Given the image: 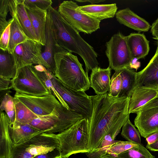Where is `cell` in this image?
<instances>
[{"mask_svg": "<svg viewBox=\"0 0 158 158\" xmlns=\"http://www.w3.org/2000/svg\"><path fill=\"white\" fill-rule=\"evenodd\" d=\"M56 135L59 143L61 157L68 158L73 154L89 152L88 119L83 118Z\"/></svg>", "mask_w": 158, "mask_h": 158, "instance_id": "3", "label": "cell"}, {"mask_svg": "<svg viewBox=\"0 0 158 158\" xmlns=\"http://www.w3.org/2000/svg\"><path fill=\"white\" fill-rule=\"evenodd\" d=\"M25 6L38 40L44 46L45 44V30L48 11L40 9L35 6Z\"/></svg>", "mask_w": 158, "mask_h": 158, "instance_id": "16", "label": "cell"}, {"mask_svg": "<svg viewBox=\"0 0 158 158\" xmlns=\"http://www.w3.org/2000/svg\"><path fill=\"white\" fill-rule=\"evenodd\" d=\"M14 97L39 117L50 114L61 104L55 96L50 93L36 96L16 92Z\"/></svg>", "mask_w": 158, "mask_h": 158, "instance_id": "10", "label": "cell"}, {"mask_svg": "<svg viewBox=\"0 0 158 158\" xmlns=\"http://www.w3.org/2000/svg\"><path fill=\"white\" fill-rule=\"evenodd\" d=\"M146 138L147 144H150L155 142L158 139V131L150 135Z\"/></svg>", "mask_w": 158, "mask_h": 158, "instance_id": "41", "label": "cell"}, {"mask_svg": "<svg viewBox=\"0 0 158 158\" xmlns=\"http://www.w3.org/2000/svg\"><path fill=\"white\" fill-rule=\"evenodd\" d=\"M146 148L151 151H158V139L152 143L147 144Z\"/></svg>", "mask_w": 158, "mask_h": 158, "instance_id": "42", "label": "cell"}, {"mask_svg": "<svg viewBox=\"0 0 158 158\" xmlns=\"http://www.w3.org/2000/svg\"><path fill=\"white\" fill-rule=\"evenodd\" d=\"M90 97L92 112L89 120L88 148L91 152L99 147L109 129L118 121L129 116L130 98L114 97L107 92Z\"/></svg>", "mask_w": 158, "mask_h": 158, "instance_id": "1", "label": "cell"}, {"mask_svg": "<svg viewBox=\"0 0 158 158\" xmlns=\"http://www.w3.org/2000/svg\"><path fill=\"white\" fill-rule=\"evenodd\" d=\"M158 96V89L136 85L130 98L128 112L136 113L152 99Z\"/></svg>", "mask_w": 158, "mask_h": 158, "instance_id": "18", "label": "cell"}, {"mask_svg": "<svg viewBox=\"0 0 158 158\" xmlns=\"http://www.w3.org/2000/svg\"><path fill=\"white\" fill-rule=\"evenodd\" d=\"M0 101V111H4L10 118L11 122H13L15 114L14 97L8 92L5 95Z\"/></svg>", "mask_w": 158, "mask_h": 158, "instance_id": "31", "label": "cell"}, {"mask_svg": "<svg viewBox=\"0 0 158 158\" xmlns=\"http://www.w3.org/2000/svg\"><path fill=\"white\" fill-rule=\"evenodd\" d=\"M106 55L109 67L115 71L129 68L131 58L126 40V36L119 31L113 35L106 44Z\"/></svg>", "mask_w": 158, "mask_h": 158, "instance_id": "9", "label": "cell"}, {"mask_svg": "<svg viewBox=\"0 0 158 158\" xmlns=\"http://www.w3.org/2000/svg\"><path fill=\"white\" fill-rule=\"evenodd\" d=\"M100 158H116L114 156L109 154H106L105 155L101 156Z\"/></svg>", "mask_w": 158, "mask_h": 158, "instance_id": "44", "label": "cell"}, {"mask_svg": "<svg viewBox=\"0 0 158 158\" xmlns=\"http://www.w3.org/2000/svg\"><path fill=\"white\" fill-rule=\"evenodd\" d=\"M54 59L56 78L75 90L85 92L89 89L88 74L76 56L63 49L55 53Z\"/></svg>", "mask_w": 158, "mask_h": 158, "instance_id": "2", "label": "cell"}, {"mask_svg": "<svg viewBox=\"0 0 158 158\" xmlns=\"http://www.w3.org/2000/svg\"><path fill=\"white\" fill-rule=\"evenodd\" d=\"M151 31L155 39H158V18L151 26Z\"/></svg>", "mask_w": 158, "mask_h": 158, "instance_id": "40", "label": "cell"}, {"mask_svg": "<svg viewBox=\"0 0 158 158\" xmlns=\"http://www.w3.org/2000/svg\"><path fill=\"white\" fill-rule=\"evenodd\" d=\"M72 1H64L59 6L58 11L69 25L79 32L91 34L100 28L101 21L77 9L78 6Z\"/></svg>", "mask_w": 158, "mask_h": 158, "instance_id": "7", "label": "cell"}, {"mask_svg": "<svg viewBox=\"0 0 158 158\" xmlns=\"http://www.w3.org/2000/svg\"><path fill=\"white\" fill-rule=\"evenodd\" d=\"M76 2H89L91 3V4H94L96 3H98L101 2H103L105 1V0H75Z\"/></svg>", "mask_w": 158, "mask_h": 158, "instance_id": "43", "label": "cell"}, {"mask_svg": "<svg viewBox=\"0 0 158 158\" xmlns=\"http://www.w3.org/2000/svg\"><path fill=\"white\" fill-rule=\"evenodd\" d=\"M156 52L147 65L136 73V85L158 89V39Z\"/></svg>", "mask_w": 158, "mask_h": 158, "instance_id": "15", "label": "cell"}, {"mask_svg": "<svg viewBox=\"0 0 158 158\" xmlns=\"http://www.w3.org/2000/svg\"><path fill=\"white\" fill-rule=\"evenodd\" d=\"M34 67L36 73L43 82L50 93L55 96L64 107L68 110H70L68 105L55 89L52 80L48 75V70L46 68L41 64L34 65Z\"/></svg>", "mask_w": 158, "mask_h": 158, "instance_id": "28", "label": "cell"}, {"mask_svg": "<svg viewBox=\"0 0 158 158\" xmlns=\"http://www.w3.org/2000/svg\"><path fill=\"white\" fill-rule=\"evenodd\" d=\"M115 16L120 24L138 31L147 32L151 27L148 22L129 8L117 11Z\"/></svg>", "mask_w": 158, "mask_h": 158, "instance_id": "17", "label": "cell"}, {"mask_svg": "<svg viewBox=\"0 0 158 158\" xmlns=\"http://www.w3.org/2000/svg\"><path fill=\"white\" fill-rule=\"evenodd\" d=\"M139 144L129 141H118L107 151L106 153L115 156Z\"/></svg>", "mask_w": 158, "mask_h": 158, "instance_id": "32", "label": "cell"}, {"mask_svg": "<svg viewBox=\"0 0 158 158\" xmlns=\"http://www.w3.org/2000/svg\"><path fill=\"white\" fill-rule=\"evenodd\" d=\"M8 130L10 138L14 146L22 144L35 135L43 132L28 124H22L16 122L10 123Z\"/></svg>", "mask_w": 158, "mask_h": 158, "instance_id": "21", "label": "cell"}, {"mask_svg": "<svg viewBox=\"0 0 158 158\" xmlns=\"http://www.w3.org/2000/svg\"><path fill=\"white\" fill-rule=\"evenodd\" d=\"M60 158H62V157H60Z\"/></svg>", "mask_w": 158, "mask_h": 158, "instance_id": "45", "label": "cell"}, {"mask_svg": "<svg viewBox=\"0 0 158 158\" xmlns=\"http://www.w3.org/2000/svg\"><path fill=\"white\" fill-rule=\"evenodd\" d=\"M14 20V19L12 18L4 30L0 33V49L3 50H7L10 37L11 25Z\"/></svg>", "mask_w": 158, "mask_h": 158, "instance_id": "34", "label": "cell"}, {"mask_svg": "<svg viewBox=\"0 0 158 158\" xmlns=\"http://www.w3.org/2000/svg\"><path fill=\"white\" fill-rule=\"evenodd\" d=\"M111 70L109 66L102 69L98 66L91 70L89 79L90 87L97 94H102L109 91Z\"/></svg>", "mask_w": 158, "mask_h": 158, "instance_id": "20", "label": "cell"}, {"mask_svg": "<svg viewBox=\"0 0 158 158\" xmlns=\"http://www.w3.org/2000/svg\"><path fill=\"white\" fill-rule=\"evenodd\" d=\"M59 146L56 134L42 132L22 144L14 145L10 158H33L52 151Z\"/></svg>", "mask_w": 158, "mask_h": 158, "instance_id": "6", "label": "cell"}, {"mask_svg": "<svg viewBox=\"0 0 158 158\" xmlns=\"http://www.w3.org/2000/svg\"><path fill=\"white\" fill-rule=\"evenodd\" d=\"M63 49L58 44L55 40L52 20L48 12L45 30V44L43 46L42 56L45 64L44 67L54 75L56 71L54 54Z\"/></svg>", "mask_w": 158, "mask_h": 158, "instance_id": "12", "label": "cell"}, {"mask_svg": "<svg viewBox=\"0 0 158 158\" xmlns=\"http://www.w3.org/2000/svg\"><path fill=\"white\" fill-rule=\"evenodd\" d=\"M12 80L0 77V91L9 90L12 89Z\"/></svg>", "mask_w": 158, "mask_h": 158, "instance_id": "38", "label": "cell"}, {"mask_svg": "<svg viewBox=\"0 0 158 158\" xmlns=\"http://www.w3.org/2000/svg\"><path fill=\"white\" fill-rule=\"evenodd\" d=\"M157 107H158V96L149 102L144 106L141 108L139 110L148 109Z\"/></svg>", "mask_w": 158, "mask_h": 158, "instance_id": "39", "label": "cell"}, {"mask_svg": "<svg viewBox=\"0 0 158 158\" xmlns=\"http://www.w3.org/2000/svg\"><path fill=\"white\" fill-rule=\"evenodd\" d=\"M119 70L122 80V87L118 97L130 98L136 86L137 72L127 67Z\"/></svg>", "mask_w": 158, "mask_h": 158, "instance_id": "25", "label": "cell"}, {"mask_svg": "<svg viewBox=\"0 0 158 158\" xmlns=\"http://www.w3.org/2000/svg\"><path fill=\"white\" fill-rule=\"evenodd\" d=\"M12 80V89L16 92L36 96L50 94L36 73L34 65H27L18 69Z\"/></svg>", "mask_w": 158, "mask_h": 158, "instance_id": "8", "label": "cell"}, {"mask_svg": "<svg viewBox=\"0 0 158 158\" xmlns=\"http://www.w3.org/2000/svg\"><path fill=\"white\" fill-rule=\"evenodd\" d=\"M122 80L119 70L115 72L110 79V90L108 93L110 96L118 97L121 89Z\"/></svg>", "mask_w": 158, "mask_h": 158, "instance_id": "33", "label": "cell"}, {"mask_svg": "<svg viewBox=\"0 0 158 158\" xmlns=\"http://www.w3.org/2000/svg\"><path fill=\"white\" fill-rule=\"evenodd\" d=\"M24 1L9 0L10 13L25 35L30 40L39 42L27 13Z\"/></svg>", "mask_w": 158, "mask_h": 158, "instance_id": "13", "label": "cell"}, {"mask_svg": "<svg viewBox=\"0 0 158 158\" xmlns=\"http://www.w3.org/2000/svg\"><path fill=\"white\" fill-rule=\"evenodd\" d=\"M122 136L127 141L141 144L140 134L129 118L122 127Z\"/></svg>", "mask_w": 158, "mask_h": 158, "instance_id": "30", "label": "cell"}, {"mask_svg": "<svg viewBox=\"0 0 158 158\" xmlns=\"http://www.w3.org/2000/svg\"><path fill=\"white\" fill-rule=\"evenodd\" d=\"M52 3L51 0H25V5L35 6L42 10L47 11L49 9Z\"/></svg>", "mask_w": 158, "mask_h": 158, "instance_id": "35", "label": "cell"}, {"mask_svg": "<svg viewBox=\"0 0 158 158\" xmlns=\"http://www.w3.org/2000/svg\"><path fill=\"white\" fill-rule=\"evenodd\" d=\"M9 0H0V23L7 22L6 17L9 11Z\"/></svg>", "mask_w": 158, "mask_h": 158, "instance_id": "36", "label": "cell"}, {"mask_svg": "<svg viewBox=\"0 0 158 158\" xmlns=\"http://www.w3.org/2000/svg\"><path fill=\"white\" fill-rule=\"evenodd\" d=\"M43 47L40 43L31 40L18 45L13 54L18 70L23 67L34 64H41L44 66L42 56Z\"/></svg>", "mask_w": 158, "mask_h": 158, "instance_id": "11", "label": "cell"}, {"mask_svg": "<svg viewBox=\"0 0 158 158\" xmlns=\"http://www.w3.org/2000/svg\"><path fill=\"white\" fill-rule=\"evenodd\" d=\"M83 118L61 103L50 114L35 118L28 124L43 132L57 134Z\"/></svg>", "mask_w": 158, "mask_h": 158, "instance_id": "4", "label": "cell"}, {"mask_svg": "<svg viewBox=\"0 0 158 158\" xmlns=\"http://www.w3.org/2000/svg\"><path fill=\"white\" fill-rule=\"evenodd\" d=\"M14 97L15 111L14 122L22 124H29L34 119L39 117L17 98Z\"/></svg>", "mask_w": 158, "mask_h": 158, "instance_id": "26", "label": "cell"}, {"mask_svg": "<svg viewBox=\"0 0 158 158\" xmlns=\"http://www.w3.org/2000/svg\"><path fill=\"white\" fill-rule=\"evenodd\" d=\"M53 86L71 110L90 119L92 112V103L89 96L83 91H77L67 86L48 70Z\"/></svg>", "mask_w": 158, "mask_h": 158, "instance_id": "5", "label": "cell"}, {"mask_svg": "<svg viewBox=\"0 0 158 158\" xmlns=\"http://www.w3.org/2000/svg\"><path fill=\"white\" fill-rule=\"evenodd\" d=\"M114 156L116 158H155L141 144Z\"/></svg>", "mask_w": 158, "mask_h": 158, "instance_id": "29", "label": "cell"}, {"mask_svg": "<svg viewBox=\"0 0 158 158\" xmlns=\"http://www.w3.org/2000/svg\"><path fill=\"white\" fill-rule=\"evenodd\" d=\"M11 122L4 111H0V158H10L14 146L10 136L8 127Z\"/></svg>", "mask_w": 158, "mask_h": 158, "instance_id": "23", "label": "cell"}, {"mask_svg": "<svg viewBox=\"0 0 158 158\" xmlns=\"http://www.w3.org/2000/svg\"><path fill=\"white\" fill-rule=\"evenodd\" d=\"M30 40L14 19L11 25L10 37L7 49L8 52L13 54L18 45Z\"/></svg>", "mask_w": 158, "mask_h": 158, "instance_id": "27", "label": "cell"}, {"mask_svg": "<svg viewBox=\"0 0 158 158\" xmlns=\"http://www.w3.org/2000/svg\"><path fill=\"white\" fill-rule=\"evenodd\" d=\"M126 40L131 61L144 58L148 54L149 41L143 34L131 33L126 36Z\"/></svg>", "mask_w": 158, "mask_h": 158, "instance_id": "19", "label": "cell"}, {"mask_svg": "<svg viewBox=\"0 0 158 158\" xmlns=\"http://www.w3.org/2000/svg\"><path fill=\"white\" fill-rule=\"evenodd\" d=\"M18 71L13 54L0 49V77L13 79L16 77Z\"/></svg>", "mask_w": 158, "mask_h": 158, "instance_id": "24", "label": "cell"}, {"mask_svg": "<svg viewBox=\"0 0 158 158\" xmlns=\"http://www.w3.org/2000/svg\"><path fill=\"white\" fill-rule=\"evenodd\" d=\"M136 114L135 125L142 136L146 138L158 131V107L140 110Z\"/></svg>", "mask_w": 158, "mask_h": 158, "instance_id": "14", "label": "cell"}, {"mask_svg": "<svg viewBox=\"0 0 158 158\" xmlns=\"http://www.w3.org/2000/svg\"><path fill=\"white\" fill-rule=\"evenodd\" d=\"M61 157L59 147L46 154L37 155L33 158H60Z\"/></svg>", "mask_w": 158, "mask_h": 158, "instance_id": "37", "label": "cell"}, {"mask_svg": "<svg viewBox=\"0 0 158 158\" xmlns=\"http://www.w3.org/2000/svg\"><path fill=\"white\" fill-rule=\"evenodd\" d=\"M77 9L92 17L101 21L104 19L113 18L117 12L116 3L108 4H90L78 6Z\"/></svg>", "mask_w": 158, "mask_h": 158, "instance_id": "22", "label": "cell"}]
</instances>
